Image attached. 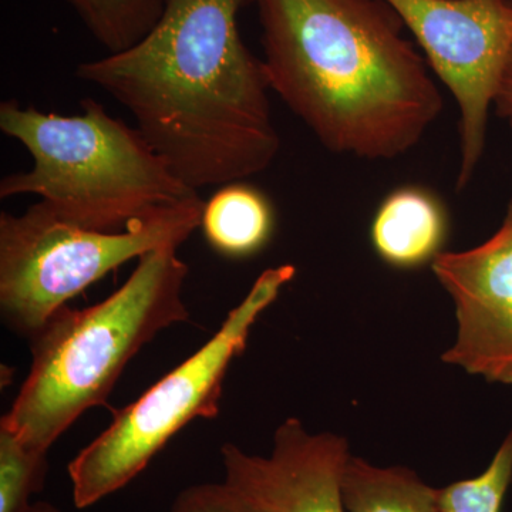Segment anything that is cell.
Returning a JSON list of instances; mask_svg holds the SVG:
<instances>
[{
	"mask_svg": "<svg viewBox=\"0 0 512 512\" xmlns=\"http://www.w3.org/2000/svg\"><path fill=\"white\" fill-rule=\"evenodd\" d=\"M249 2L165 0L140 42L76 67L77 79L130 111L150 146L195 191L264 173L281 148L264 62L239 33Z\"/></svg>",
	"mask_w": 512,
	"mask_h": 512,
	"instance_id": "cell-1",
	"label": "cell"
},
{
	"mask_svg": "<svg viewBox=\"0 0 512 512\" xmlns=\"http://www.w3.org/2000/svg\"><path fill=\"white\" fill-rule=\"evenodd\" d=\"M272 92L326 150L393 160L443 111L429 64L383 0H254Z\"/></svg>",
	"mask_w": 512,
	"mask_h": 512,
	"instance_id": "cell-2",
	"label": "cell"
},
{
	"mask_svg": "<svg viewBox=\"0 0 512 512\" xmlns=\"http://www.w3.org/2000/svg\"><path fill=\"white\" fill-rule=\"evenodd\" d=\"M177 251L148 252L109 298L86 309L63 306L47 320L29 339V375L0 424L47 453L84 412L106 404L140 349L190 320L183 299L188 266Z\"/></svg>",
	"mask_w": 512,
	"mask_h": 512,
	"instance_id": "cell-3",
	"label": "cell"
},
{
	"mask_svg": "<svg viewBox=\"0 0 512 512\" xmlns=\"http://www.w3.org/2000/svg\"><path fill=\"white\" fill-rule=\"evenodd\" d=\"M80 107V114L60 116L2 101L0 130L33 158L32 170L2 178V200L37 195L69 224L121 231L161 205L198 195L137 127L90 97Z\"/></svg>",
	"mask_w": 512,
	"mask_h": 512,
	"instance_id": "cell-4",
	"label": "cell"
},
{
	"mask_svg": "<svg viewBox=\"0 0 512 512\" xmlns=\"http://www.w3.org/2000/svg\"><path fill=\"white\" fill-rule=\"evenodd\" d=\"M200 194L161 205L121 231H97L57 218L43 202L0 214V312L32 338L70 299L104 275L161 247L180 248L201 227Z\"/></svg>",
	"mask_w": 512,
	"mask_h": 512,
	"instance_id": "cell-5",
	"label": "cell"
},
{
	"mask_svg": "<svg viewBox=\"0 0 512 512\" xmlns=\"http://www.w3.org/2000/svg\"><path fill=\"white\" fill-rule=\"evenodd\" d=\"M295 275L293 265L262 272L201 349L114 414L113 423L69 464L77 508L92 507L126 487L192 420L220 414L229 366L247 349L256 320Z\"/></svg>",
	"mask_w": 512,
	"mask_h": 512,
	"instance_id": "cell-6",
	"label": "cell"
},
{
	"mask_svg": "<svg viewBox=\"0 0 512 512\" xmlns=\"http://www.w3.org/2000/svg\"><path fill=\"white\" fill-rule=\"evenodd\" d=\"M458 106L457 191L483 158L488 117L512 50L511 0H383Z\"/></svg>",
	"mask_w": 512,
	"mask_h": 512,
	"instance_id": "cell-7",
	"label": "cell"
},
{
	"mask_svg": "<svg viewBox=\"0 0 512 512\" xmlns=\"http://www.w3.org/2000/svg\"><path fill=\"white\" fill-rule=\"evenodd\" d=\"M431 269L456 306V343L441 360L512 386V200L493 237L467 251L441 252Z\"/></svg>",
	"mask_w": 512,
	"mask_h": 512,
	"instance_id": "cell-8",
	"label": "cell"
},
{
	"mask_svg": "<svg viewBox=\"0 0 512 512\" xmlns=\"http://www.w3.org/2000/svg\"><path fill=\"white\" fill-rule=\"evenodd\" d=\"M221 456L225 481L265 512L346 511L342 476L350 451L343 437L311 434L288 419L276 430L271 456H251L231 443Z\"/></svg>",
	"mask_w": 512,
	"mask_h": 512,
	"instance_id": "cell-9",
	"label": "cell"
},
{
	"mask_svg": "<svg viewBox=\"0 0 512 512\" xmlns=\"http://www.w3.org/2000/svg\"><path fill=\"white\" fill-rule=\"evenodd\" d=\"M448 231L450 218L444 202L427 188L404 185L377 208L370 241L384 264L416 269L433 264L444 252Z\"/></svg>",
	"mask_w": 512,
	"mask_h": 512,
	"instance_id": "cell-10",
	"label": "cell"
},
{
	"mask_svg": "<svg viewBox=\"0 0 512 512\" xmlns=\"http://www.w3.org/2000/svg\"><path fill=\"white\" fill-rule=\"evenodd\" d=\"M276 212L268 195L245 181L221 185L202 211L208 245L228 259L252 258L274 237Z\"/></svg>",
	"mask_w": 512,
	"mask_h": 512,
	"instance_id": "cell-11",
	"label": "cell"
},
{
	"mask_svg": "<svg viewBox=\"0 0 512 512\" xmlns=\"http://www.w3.org/2000/svg\"><path fill=\"white\" fill-rule=\"evenodd\" d=\"M349 512H441L436 488L406 467H376L350 456L342 476Z\"/></svg>",
	"mask_w": 512,
	"mask_h": 512,
	"instance_id": "cell-12",
	"label": "cell"
},
{
	"mask_svg": "<svg viewBox=\"0 0 512 512\" xmlns=\"http://www.w3.org/2000/svg\"><path fill=\"white\" fill-rule=\"evenodd\" d=\"M107 53L140 42L163 13L165 0H66Z\"/></svg>",
	"mask_w": 512,
	"mask_h": 512,
	"instance_id": "cell-13",
	"label": "cell"
},
{
	"mask_svg": "<svg viewBox=\"0 0 512 512\" xmlns=\"http://www.w3.org/2000/svg\"><path fill=\"white\" fill-rule=\"evenodd\" d=\"M47 453L23 443L0 424V512H26L42 491L47 474Z\"/></svg>",
	"mask_w": 512,
	"mask_h": 512,
	"instance_id": "cell-14",
	"label": "cell"
},
{
	"mask_svg": "<svg viewBox=\"0 0 512 512\" xmlns=\"http://www.w3.org/2000/svg\"><path fill=\"white\" fill-rule=\"evenodd\" d=\"M512 480V430L483 474L437 490L441 512H500Z\"/></svg>",
	"mask_w": 512,
	"mask_h": 512,
	"instance_id": "cell-15",
	"label": "cell"
},
{
	"mask_svg": "<svg viewBox=\"0 0 512 512\" xmlns=\"http://www.w3.org/2000/svg\"><path fill=\"white\" fill-rule=\"evenodd\" d=\"M171 512H265L227 481L185 488L175 498Z\"/></svg>",
	"mask_w": 512,
	"mask_h": 512,
	"instance_id": "cell-16",
	"label": "cell"
},
{
	"mask_svg": "<svg viewBox=\"0 0 512 512\" xmlns=\"http://www.w3.org/2000/svg\"><path fill=\"white\" fill-rule=\"evenodd\" d=\"M494 109L512 130V50L508 62L505 64L500 86H498Z\"/></svg>",
	"mask_w": 512,
	"mask_h": 512,
	"instance_id": "cell-17",
	"label": "cell"
},
{
	"mask_svg": "<svg viewBox=\"0 0 512 512\" xmlns=\"http://www.w3.org/2000/svg\"><path fill=\"white\" fill-rule=\"evenodd\" d=\"M26 512H62L55 505L46 503V501H39V503H33Z\"/></svg>",
	"mask_w": 512,
	"mask_h": 512,
	"instance_id": "cell-18",
	"label": "cell"
},
{
	"mask_svg": "<svg viewBox=\"0 0 512 512\" xmlns=\"http://www.w3.org/2000/svg\"><path fill=\"white\" fill-rule=\"evenodd\" d=\"M511 2H512V0H511Z\"/></svg>",
	"mask_w": 512,
	"mask_h": 512,
	"instance_id": "cell-19",
	"label": "cell"
}]
</instances>
